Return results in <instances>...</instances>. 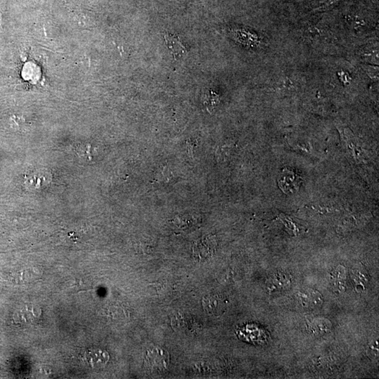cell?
Returning a JSON list of instances; mask_svg holds the SVG:
<instances>
[{
	"mask_svg": "<svg viewBox=\"0 0 379 379\" xmlns=\"http://www.w3.org/2000/svg\"><path fill=\"white\" fill-rule=\"evenodd\" d=\"M170 358L168 352L161 348L150 349L146 353L144 365L150 375H161L169 368Z\"/></svg>",
	"mask_w": 379,
	"mask_h": 379,
	"instance_id": "6da1fadb",
	"label": "cell"
},
{
	"mask_svg": "<svg viewBox=\"0 0 379 379\" xmlns=\"http://www.w3.org/2000/svg\"><path fill=\"white\" fill-rule=\"evenodd\" d=\"M302 181L301 177L288 170H283L278 178L279 186L286 194L298 191Z\"/></svg>",
	"mask_w": 379,
	"mask_h": 379,
	"instance_id": "7a4b0ae2",
	"label": "cell"
},
{
	"mask_svg": "<svg viewBox=\"0 0 379 379\" xmlns=\"http://www.w3.org/2000/svg\"><path fill=\"white\" fill-rule=\"evenodd\" d=\"M204 311L209 316H219L224 314L228 305L225 298L219 295H209L203 301Z\"/></svg>",
	"mask_w": 379,
	"mask_h": 379,
	"instance_id": "3957f363",
	"label": "cell"
},
{
	"mask_svg": "<svg viewBox=\"0 0 379 379\" xmlns=\"http://www.w3.org/2000/svg\"><path fill=\"white\" fill-rule=\"evenodd\" d=\"M297 303L304 308H319L322 303V298L321 293L313 290H306L298 292L295 295Z\"/></svg>",
	"mask_w": 379,
	"mask_h": 379,
	"instance_id": "277c9868",
	"label": "cell"
},
{
	"mask_svg": "<svg viewBox=\"0 0 379 379\" xmlns=\"http://www.w3.org/2000/svg\"><path fill=\"white\" fill-rule=\"evenodd\" d=\"M85 360L93 369H101L105 367L109 361L110 356L106 350L100 349H93L87 350Z\"/></svg>",
	"mask_w": 379,
	"mask_h": 379,
	"instance_id": "5b68a950",
	"label": "cell"
},
{
	"mask_svg": "<svg viewBox=\"0 0 379 379\" xmlns=\"http://www.w3.org/2000/svg\"><path fill=\"white\" fill-rule=\"evenodd\" d=\"M292 284V278L285 273L275 274L267 282V288L270 292L286 290Z\"/></svg>",
	"mask_w": 379,
	"mask_h": 379,
	"instance_id": "8992f818",
	"label": "cell"
},
{
	"mask_svg": "<svg viewBox=\"0 0 379 379\" xmlns=\"http://www.w3.org/2000/svg\"><path fill=\"white\" fill-rule=\"evenodd\" d=\"M165 39L166 44L169 49L172 51L175 59L181 58L185 57L187 54L186 49L183 44L180 42L179 38L171 34H166Z\"/></svg>",
	"mask_w": 379,
	"mask_h": 379,
	"instance_id": "52a82bcc",
	"label": "cell"
},
{
	"mask_svg": "<svg viewBox=\"0 0 379 379\" xmlns=\"http://www.w3.org/2000/svg\"><path fill=\"white\" fill-rule=\"evenodd\" d=\"M219 102V98L216 93L212 91L205 92L204 105L208 111H212Z\"/></svg>",
	"mask_w": 379,
	"mask_h": 379,
	"instance_id": "ba28073f",
	"label": "cell"
},
{
	"mask_svg": "<svg viewBox=\"0 0 379 379\" xmlns=\"http://www.w3.org/2000/svg\"><path fill=\"white\" fill-rule=\"evenodd\" d=\"M280 219L281 220L283 224L285 225L287 232L289 233L293 234V235H297L298 233V227L296 226L293 221H292L290 218L285 216V215H280Z\"/></svg>",
	"mask_w": 379,
	"mask_h": 379,
	"instance_id": "9c48e42d",
	"label": "cell"
}]
</instances>
